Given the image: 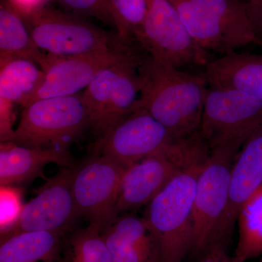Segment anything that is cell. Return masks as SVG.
I'll return each instance as SVG.
<instances>
[{
  "instance_id": "1",
  "label": "cell",
  "mask_w": 262,
  "mask_h": 262,
  "mask_svg": "<svg viewBox=\"0 0 262 262\" xmlns=\"http://www.w3.org/2000/svg\"><path fill=\"white\" fill-rule=\"evenodd\" d=\"M141 90L134 110H143L177 139L201 128L208 82L204 75L182 72L147 56L139 69Z\"/></svg>"
},
{
  "instance_id": "2",
  "label": "cell",
  "mask_w": 262,
  "mask_h": 262,
  "mask_svg": "<svg viewBox=\"0 0 262 262\" xmlns=\"http://www.w3.org/2000/svg\"><path fill=\"white\" fill-rule=\"evenodd\" d=\"M209 155L181 170L146 206L144 218L159 250L160 262H183L192 253L196 182Z\"/></svg>"
},
{
  "instance_id": "3",
  "label": "cell",
  "mask_w": 262,
  "mask_h": 262,
  "mask_svg": "<svg viewBox=\"0 0 262 262\" xmlns=\"http://www.w3.org/2000/svg\"><path fill=\"white\" fill-rule=\"evenodd\" d=\"M209 154V147L198 130L127 167L114 210L115 219L147 206L181 170Z\"/></svg>"
},
{
  "instance_id": "4",
  "label": "cell",
  "mask_w": 262,
  "mask_h": 262,
  "mask_svg": "<svg viewBox=\"0 0 262 262\" xmlns=\"http://www.w3.org/2000/svg\"><path fill=\"white\" fill-rule=\"evenodd\" d=\"M147 56L133 46L120 59L100 71L83 91L89 126L99 139L132 113L140 94L139 69Z\"/></svg>"
},
{
  "instance_id": "5",
  "label": "cell",
  "mask_w": 262,
  "mask_h": 262,
  "mask_svg": "<svg viewBox=\"0 0 262 262\" xmlns=\"http://www.w3.org/2000/svg\"><path fill=\"white\" fill-rule=\"evenodd\" d=\"M87 126L89 113L83 92L43 98L24 108L11 141L31 147L68 149Z\"/></svg>"
},
{
  "instance_id": "6",
  "label": "cell",
  "mask_w": 262,
  "mask_h": 262,
  "mask_svg": "<svg viewBox=\"0 0 262 262\" xmlns=\"http://www.w3.org/2000/svg\"><path fill=\"white\" fill-rule=\"evenodd\" d=\"M239 150H211L196 182L193 205L194 255L203 256L216 246L221 222L228 205L231 170Z\"/></svg>"
},
{
  "instance_id": "7",
  "label": "cell",
  "mask_w": 262,
  "mask_h": 262,
  "mask_svg": "<svg viewBox=\"0 0 262 262\" xmlns=\"http://www.w3.org/2000/svg\"><path fill=\"white\" fill-rule=\"evenodd\" d=\"M26 21L37 47L52 56L110 51L125 43L117 35L46 5L26 17Z\"/></svg>"
},
{
  "instance_id": "8",
  "label": "cell",
  "mask_w": 262,
  "mask_h": 262,
  "mask_svg": "<svg viewBox=\"0 0 262 262\" xmlns=\"http://www.w3.org/2000/svg\"><path fill=\"white\" fill-rule=\"evenodd\" d=\"M145 20L134 39L148 56L164 65L179 69L209 63V53L189 35L170 0H148Z\"/></svg>"
},
{
  "instance_id": "9",
  "label": "cell",
  "mask_w": 262,
  "mask_h": 262,
  "mask_svg": "<svg viewBox=\"0 0 262 262\" xmlns=\"http://www.w3.org/2000/svg\"><path fill=\"white\" fill-rule=\"evenodd\" d=\"M262 124V102L231 89L209 88L205 101L201 133L210 150L241 149Z\"/></svg>"
},
{
  "instance_id": "10",
  "label": "cell",
  "mask_w": 262,
  "mask_h": 262,
  "mask_svg": "<svg viewBox=\"0 0 262 262\" xmlns=\"http://www.w3.org/2000/svg\"><path fill=\"white\" fill-rule=\"evenodd\" d=\"M126 168L108 157L97 155L76 169L72 189L79 216L101 230L113 222Z\"/></svg>"
},
{
  "instance_id": "11",
  "label": "cell",
  "mask_w": 262,
  "mask_h": 262,
  "mask_svg": "<svg viewBox=\"0 0 262 262\" xmlns=\"http://www.w3.org/2000/svg\"><path fill=\"white\" fill-rule=\"evenodd\" d=\"M76 167H63L50 179L37 195L24 204L13 228L1 239L25 232H61L80 218L74 198L72 182Z\"/></svg>"
},
{
  "instance_id": "12",
  "label": "cell",
  "mask_w": 262,
  "mask_h": 262,
  "mask_svg": "<svg viewBox=\"0 0 262 262\" xmlns=\"http://www.w3.org/2000/svg\"><path fill=\"white\" fill-rule=\"evenodd\" d=\"M177 140L156 119L143 110H134L96 142L98 155L125 167L160 152Z\"/></svg>"
},
{
  "instance_id": "13",
  "label": "cell",
  "mask_w": 262,
  "mask_h": 262,
  "mask_svg": "<svg viewBox=\"0 0 262 262\" xmlns=\"http://www.w3.org/2000/svg\"><path fill=\"white\" fill-rule=\"evenodd\" d=\"M133 46L130 41L110 51L72 56H51L45 70L42 85L29 104L43 98L80 94L87 89L100 71L120 59Z\"/></svg>"
},
{
  "instance_id": "14",
  "label": "cell",
  "mask_w": 262,
  "mask_h": 262,
  "mask_svg": "<svg viewBox=\"0 0 262 262\" xmlns=\"http://www.w3.org/2000/svg\"><path fill=\"white\" fill-rule=\"evenodd\" d=\"M262 184V124L245 142L231 170L228 205L219 229L217 245L228 246L239 210Z\"/></svg>"
},
{
  "instance_id": "15",
  "label": "cell",
  "mask_w": 262,
  "mask_h": 262,
  "mask_svg": "<svg viewBox=\"0 0 262 262\" xmlns=\"http://www.w3.org/2000/svg\"><path fill=\"white\" fill-rule=\"evenodd\" d=\"M101 234L113 262H160L159 250L144 217L123 213Z\"/></svg>"
},
{
  "instance_id": "16",
  "label": "cell",
  "mask_w": 262,
  "mask_h": 262,
  "mask_svg": "<svg viewBox=\"0 0 262 262\" xmlns=\"http://www.w3.org/2000/svg\"><path fill=\"white\" fill-rule=\"evenodd\" d=\"M56 163L75 167L73 158L67 149L31 147L12 141L0 145V185L23 184L42 174L45 166Z\"/></svg>"
},
{
  "instance_id": "17",
  "label": "cell",
  "mask_w": 262,
  "mask_h": 262,
  "mask_svg": "<svg viewBox=\"0 0 262 262\" xmlns=\"http://www.w3.org/2000/svg\"><path fill=\"white\" fill-rule=\"evenodd\" d=\"M210 88L241 91L262 102V56L235 51L205 67Z\"/></svg>"
},
{
  "instance_id": "18",
  "label": "cell",
  "mask_w": 262,
  "mask_h": 262,
  "mask_svg": "<svg viewBox=\"0 0 262 262\" xmlns=\"http://www.w3.org/2000/svg\"><path fill=\"white\" fill-rule=\"evenodd\" d=\"M13 58L29 60L45 71L51 56L37 47L22 13L9 1H3L0 6V62Z\"/></svg>"
},
{
  "instance_id": "19",
  "label": "cell",
  "mask_w": 262,
  "mask_h": 262,
  "mask_svg": "<svg viewBox=\"0 0 262 262\" xmlns=\"http://www.w3.org/2000/svg\"><path fill=\"white\" fill-rule=\"evenodd\" d=\"M45 71L29 60L0 62V102L26 107L44 81Z\"/></svg>"
},
{
  "instance_id": "20",
  "label": "cell",
  "mask_w": 262,
  "mask_h": 262,
  "mask_svg": "<svg viewBox=\"0 0 262 262\" xmlns=\"http://www.w3.org/2000/svg\"><path fill=\"white\" fill-rule=\"evenodd\" d=\"M61 234L25 232L1 239L0 262H55L61 248Z\"/></svg>"
},
{
  "instance_id": "21",
  "label": "cell",
  "mask_w": 262,
  "mask_h": 262,
  "mask_svg": "<svg viewBox=\"0 0 262 262\" xmlns=\"http://www.w3.org/2000/svg\"><path fill=\"white\" fill-rule=\"evenodd\" d=\"M194 42L207 52L221 54L234 52L229 46L220 24L204 7L193 0H170Z\"/></svg>"
},
{
  "instance_id": "22",
  "label": "cell",
  "mask_w": 262,
  "mask_h": 262,
  "mask_svg": "<svg viewBox=\"0 0 262 262\" xmlns=\"http://www.w3.org/2000/svg\"><path fill=\"white\" fill-rule=\"evenodd\" d=\"M204 7L220 24L232 51L254 43L256 36L246 3L241 0H193Z\"/></svg>"
},
{
  "instance_id": "23",
  "label": "cell",
  "mask_w": 262,
  "mask_h": 262,
  "mask_svg": "<svg viewBox=\"0 0 262 262\" xmlns=\"http://www.w3.org/2000/svg\"><path fill=\"white\" fill-rule=\"evenodd\" d=\"M239 237L233 258L246 262L262 253V184L239 210Z\"/></svg>"
},
{
  "instance_id": "24",
  "label": "cell",
  "mask_w": 262,
  "mask_h": 262,
  "mask_svg": "<svg viewBox=\"0 0 262 262\" xmlns=\"http://www.w3.org/2000/svg\"><path fill=\"white\" fill-rule=\"evenodd\" d=\"M66 262H113L101 229L90 224L75 231L69 243V255Z\"/></svg>"
},
{
  "instance_id": "25",
  "label": "cell",
  "mask_w": 262,
  "mask_h": 262,
  "mask_svg": "<svg viewBox=\"0 0 262 262\" xmlns=\"http://www.w3.org/2000/svg\"><path fill=\"white\" fill-rule=\"evenodd\" d=\"M117 35L124 42L134 39V34L145 20L148 0H108Z\"/></svg>"
},
{
  "instance_id": "26",
  "label": "cell",
  "mask_w": 262,
  "mask_h": 262,
  "mask_svg": "<svg viewBox=\"0 0 262 262\" xmlns=\"http://www.w3.org/2000/svg\"><path fill=\"white\" fill-rule=\"evenodd\" d=\"M0 204L2 237L13 228L20 216L24 206L21 203V192L13 186H1Z\"/></svg>"
},
{
  "instance_id": "27",
  "label": "cell",
  "mask_w": 262,
  "mask_h": 262,
  "mask_svg": "<svg viewBox=\"0 0 262 262\" xmlns=\"http://www.w3.org/2000/svg\"><path fill=\"white\" fill-rule=\"evenodd\" d=\"M65 8L77 15L94 17L106 24H113L108 0H58Z\"/></svg>"
},
{
  "instance_id": "28",
  "label": "cell",
  "mask_w": 262,
  "mask_h": 262,
  "mask_svg": "<svg viewBox=\"0 0 262 262\" xmlns=\"http://www.w3.org/2000/svg\"><path fill=\"white\" fill-rule=\"evenodd\" d=\"M246 6L256 40L262 41V0H248Z\"/></svg>"
},
{
  "instance_id": "29",
  "label": "cell",
  "mask_w": 262,
  "mask_h": 262,
  "mask_svg": "<svg viewBox=\"0 0 262 262\" xmlns=\"http://www.w3.org/2000/svg\"><path fill=\"white\" fill-rule=\"evenodd\" d=\"M200 262H235L233 257H230L227 253V247L222 245H216L210 248L201 256Z\"/></svg>"
},
{
  "instance_id": "30",
  "label": "cell",
  "mask_w": 262,
  "mask_h": 262,
  "mask_svg": "<svg viewBox=\"0 0 262 262\" xmlns=\"http://www.w3.org/2000/svg\"><path fill=\"white\" fill-rule=\"evenodd\" d=\"M22 13L24 17L28 16L33 12L46 5L48 0H8Z\"/></svg>"
},
{
  "instance_id": "31",
  "label": "cell",
  "mask_w": 262,
  "mask_h": 262,
  "mask_svg": "<svg viewBox=\"0 0 262 262\" xmlns=\"http://www.w3.org/2000/svg\"><path fill=\"white\" fill-rule=\"evenodd\" d=\"M253 44L257 45L258 46L262 47V41L261 40H256Z\"/></svg>"
},
{
  "instance_id": "32",
  "label": "cell",
  "mask_w": 262,
  "mask_h": 262,
  "mask_svg": "<svg viewBox=\"0 0 262 262\" xmlns=\"http://www.w3.org/2000/svg\"><path fill=\"white\" fill-rule=\"evenodd\" d=\"M261 262H262V260H261Z\"/></svg>"
},
{
  "instance_id": "33",
  "label": "cell",
  "mask_w": 262,
  "mask_h": 262,
  "mask_svg": "<svg viewBox=\"0 0 262 262\" xmlns=\"http://www.w3.org/2000/svg\"></svg>"
}]
</instances>
